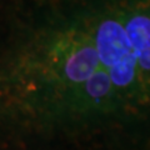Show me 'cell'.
Listing matches in <instances>:
<instances>
[{"mask_svg":"<svg viewBox=\"0 0 150 150\" xmlns=\"http://www.w3.org/2000/svg\"><path fill=\"white\" fill-rule=\"evenodd\" d=\"M10 83L43 138L150 135V0H29Z\"/></svg>","mask_w":150,"mask_h":150,"instance_id":"6da1fadb","label":"cell"}]
</instances>
